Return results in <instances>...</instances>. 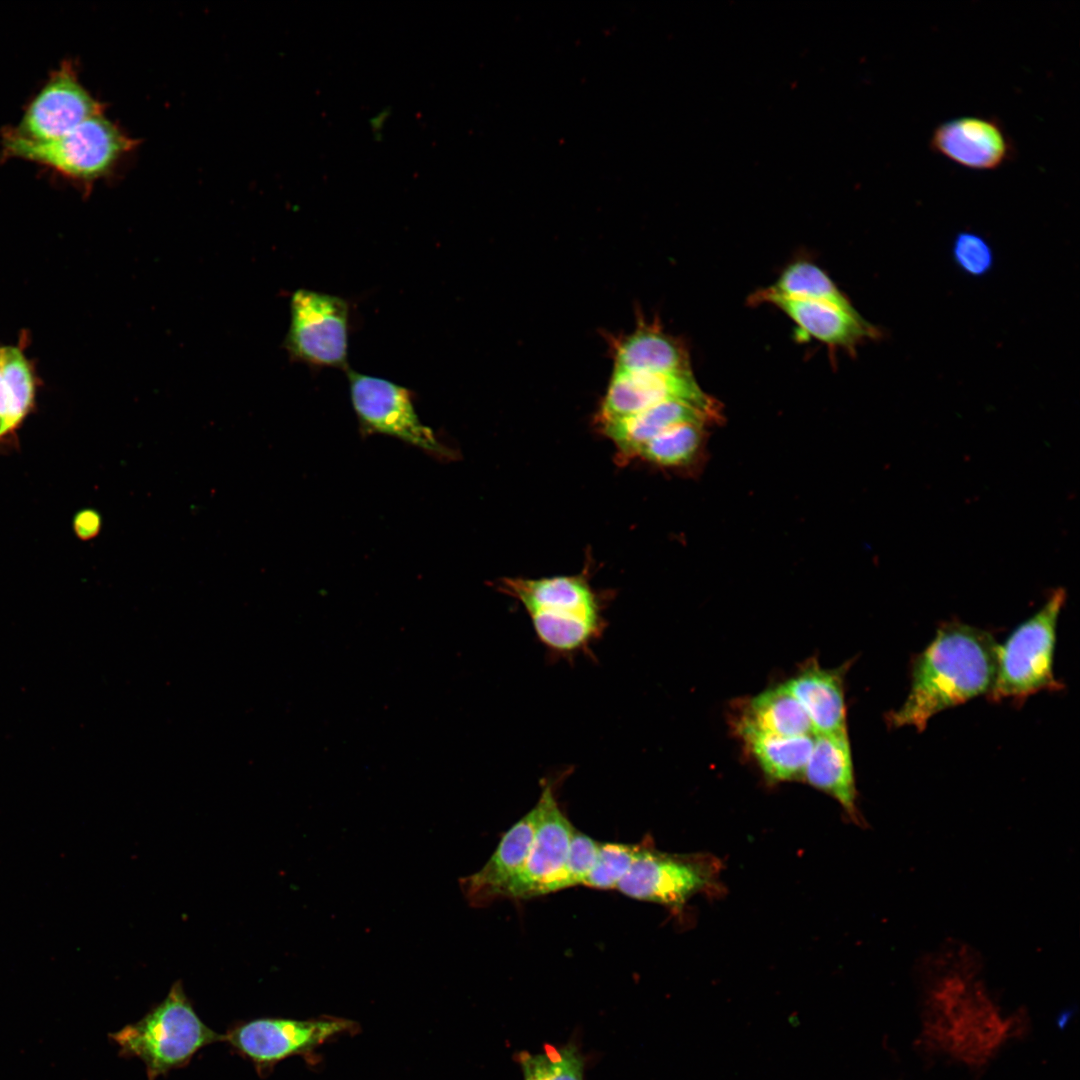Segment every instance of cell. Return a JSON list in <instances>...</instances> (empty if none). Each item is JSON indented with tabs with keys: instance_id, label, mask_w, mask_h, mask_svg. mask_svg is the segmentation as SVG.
<instances>
[{
	"instance_id": "6da1fadb",
	"label": "cell",
	"mask_w": 1080,
	"mask_h": 1080,
	"mask_svg": "<svg viewBox=\"0 0 1080 1080\" xmlns=\"http://www.w3.org/2000/svg\"><path fill=\"white\" fill-rule=\"evenodd\" d=\"M998 644L985 630L961 622L939 626L928 646L911 663V685L903 704L888 721L923 731L939 712L988 694L997 670Z\"/></svg>"
},
{
	"instance_id": "7a4b0ae2",
	"label": "cell",
	"mask_w": 1080,
	"mask_h": 1080,
	"mask_svg": "<svg viewBox=\"0 0 1080 1080\" xmlns=\"http://www.w3.org/2000/svg\"><path fill=\"white\" fill-rule=\"evenodd\" d=\"M498 586L521 603L537 640L552 656L591 653L605 631L600 594L582 575L504 578Z\"/></svg>"
},
{
	"instance_id": "3957f363",
	"label": "cell",
	"mask_w": 1080,
	"mask_h": 1080,
	"mask_svg": "<svg viewBox=\"0 0 1080 1080\" xmlns=\"http://www.w3.org/2000/svg\"><path fill=\"white\" fill-rule=\"evenodd\" d=\"M123 1055L139 1058L149 1080L187 1064L206 1045L224 1040L198 1017L182 984L172 985L165 999L141 1020L113 1033Z\"/></svg>"
},
{
	"instance_id": "277c9868",
	"label": "cell",
	"mask_w": 1080,
	"mask_h": 1080,
	"mask_svg": "<svg viewBox=\"0 0 1080 1080\" xmlns=\"http://www.w3.org/2000/svg\"><path fill=\"white\" fill-rule=\"evenodd\" d=\"M1012 1025L983 993L955 979L934 991L925 1036L959 1060L981 1065L1010 1036Z\"/></svg>"
},
{
	"instance_id": "5b68a950",
	"label": "cell",
	"mask_w": 1080,
	"mask_h": 1080,
	"mask_svg": "<svg viewBox=\"0 0 1080 1080\" xmlns=\"http://www.w3.org/2000/svg\"><path fill=\"white\" fill-rule=\"evenodd\" d=\"M1066 600L1056 589L1032 617L998 646L997 670L987 696L990 701H1023L1037 692L1058 691L1063 684L1053 672L1057 621Z\"/></svg>"
},
{
	"instance_id": "8992f818",
	"label": "cell",
	"mask_w": 1080,
	"mask_h": 1080,
	"mask_svg": "<svg viewBox=\"0 0 1080 1080\" xmlns=\"http://www.w3.org/2000/svg\"><path fill=\"white\" fill-rule=\"evenodd\" d=\"M136 145V140L128 137L103 113L50 141L26 140L11 130L3 137L4 152L8 156L50 167L82 181H92L107 174Z\"/></svg>"
},
{
	"instance_id": "52a82bcc",
	"label": "cell",
	"mask_w": 1080,
	"mask_h": 1080,
	"mask_svg": "<svg viewBox=\"0 0 1080 1080\" xmlns=\"http://www.w3.org/2000/svg\"><path fill=\"white\" fill-rule=\"evenodd\" d=\"M720 864L704 854H672L644 839L643 848L617 886L624 895L671 908H680L692 896L713 890Z\"/></svg>"
},
{
	"instance_id": "ba28073f",
	"label": "cell",
	"mask_w": 1080,
	"mask_h": 1080,
	"mask_svg": "<svg viewBox=\"0 0 1080 1080\" xmlns=\"http://www.w3.org/2000/svg\"><path fill=\"white\" fill-rule=\"evenodd\" d=\"M347 375L352 405L363 433L395 437L441 461L455 458V451L420 421L406 388L352 370Z\"/></svg>"
},
{
	"instance_id": "9c48e42d",
	"label": "cell",
	"mask_w": 1080,
	"mask_h": 1080,
	"mask_svg": "<svg viewBox=\"0 0 1080 1080\" xmlns=\"http://www.w3.org/2000/svg\"><path fill=\"white\" fill-rule=\"evenodd\" d=\"M289 354L314 366L345 367L349 309L338 296L299 289L290 301Z\"/></svg>"
},
{
	"instance_id": "30bf717a",
	"label": "cell",
	"mask_w": 1080,
	"mask_h": 1080,
	"mask_svg": "<svg viewBox=\"0 0 1080 1080\" xmlns=\"http://www.w3.org/2000/svg\"><path fill=\"white\" fill-rule=\"evenodd\" d=\"M534 808L536 825L531 847L505 898L529 899L551 893L566 861L575 828L558 804L553 781H543Z\"/></svg>"
},
{
	"instance_id": "8fae6325",
	"label": "cell",
	"mask_w": 1080,
	"mask_h": 1080,
	"mask_svg": "<svg viewBox=\"0 0 1080 1080\" xmlns=\"http://www.w3.org/2000/svg\"><path fill=\"white\" fill-rule=\"evenodd\" d=\"M103 113V105L79 82L72 64L56 70L27 107L15 135L30 141L57 139L89 118Z\"/></svg>"
},
{
	"instance_id": "7c38bea8",
	"label": "cell",
	"mask_w": 1080,
	"mask_h": 1080,
	"mask_svg": "<svg viewBox=\"0 0 1080 1080\" xmlns=\"http://www.w3.org/2000/svg\"><path fill=\"white\" fill-rule=\"evenodd\" d=\"M350 1026L351 1023L343 1019L264 1018L235 1027L224 1035V1041L257 1065L266 1066L312 1048Z\"/></svg>"
},
{
	"instance_id": "4fadbf2b",
	"label": "cell",
	"mask_w": 1080,
	"mask_h": 1080,
	"mask_svg": "<svg viewBox=\"0 0 1080 1080\" xmlns=\"http://www.w3.org/2000/svg\"><path fill=\"white\" fill-rule=\"evenodd\" d=\"M678 399L716 412L691 372L631 373L614 370L598 414L599 424L625 418L660 402Z\"/></svg>"
},
{
	"instance_id": "5bb4252c",
	"label": "cell",
	"mask_w": 1080,
	"mask_h": 1080,
	"mask_svg": "<svg viewBox=\"0 0 1080 1080\" xmlns=\"http://www.w3.org/2000/svg\"><path fill=\"white\" fill-rule=\"evenodd\" d=\"M931 149L969 169L993 170L1014 154L1013 144L998 120L961 116L939 124L930 138Z\"/></svg>"
},
{
	"instance_id": "9a60e30c",
	"label": "cell",
	"mask_w": 1080,
	"mask_h": 1080,
	"mask_svg": "<svg viewBox=\"0 0 1080 1080\" xmlns=\"http://www.w3.org/2000/svg\"><path fill=\"white\" fill-rule=\"evenodd\" d=\"M536 825L533 807L502 837L494 853L477 872L459 880L465 899L473 907L505 898L506 891L528 856Z\"/></svg>"
},
{
	"instance_id": "2e32d148",
	"label": "cell",
	"mask_w": 1080,
	"mask_h": 1080,
	"mask_svg": "<svg viewBox=\"0 0 1080 1080\" xmlns=\"http://www.w3.org/2000/svg\"><path fill=\"white\" fill-rule=\"evenodd\" d=\"M753 301L775 305L787 314L807 336L831 346L852 348L873 329L858 313H851L827 303L783 297L766 289L753 296Z\"/></svg>"
},
{
	"instance_id": "e0dca14e",
	"label": "cell",
	"mask_w": 1080,
	"mask_h": 1080,
	"mask_svg": "<svg viewBox=\"0 0 1080 1080\" xmlns=\"http://www.w3.org/2000/svg\"><path fill=\"white\" fill-rule=\"evenodd\" d=\"M803 778L808 784L837 800L856 824L861 823L856 805L857 791L847 731L815 734Z\"/></svg>"
},
{
	"instance_id": "ac0fdd59",
	"label": "cell",
	"mask_w": 1080,
	"mask_h": 1080,
	"mask_svg": "<svg viewBox=\"0 0 1080 1080\" xmlns=\"http://www.w3.org/2000/svg\"><path fill=\"white\" fill-rule=\"evenodd\" d=\"M714 416H717L715 411L671 399L600 426L623 459H634L644 444L663 431L682 423L704 424Z\"/></svg>"
},
{
	"instance_id": "d6986e66",
	"label": "cell",
	"mask_w": 1080,
	"mask_h": 1080,
	"mask_svg": "<svg viewBox=\"0 0 1080 1080\" xmlns=\"http://www.w3.org/2000/svg\"><path fill=\"white\" fill-rule=\"evenodd\" d=\"M783 684L804 709L815 734L847 731L841 669L811 663Z\"/></svg>"
},
{
	"instance_id": "ffe728a7",
	"label": "cell",
	"mask_w": 1080,
	"mask_h": 1080,
	"mask_svg": "<svg viewBox=\"0 0 1080 1080\" xmlns=\"http://www.w3.org/2000/svg\"><path fill=\"white\" fill-rule=\"evenodd\" d=\"M615 369L631 373L691 372L688 354L682 344L654 324H644L613 345Z\"/></svg>"
},
{
	"instance_id": "44dd1931",
	"label": "cell",
	"mask_w": 1080,
	"mask_h": 1080,
	"mask_svg": "<svg viewBox=\"0 0 1080 1080\" xmlns=\"http://www.w3.org/2000/svg\"><path fill=\"white\" fill-rule=\"evenodd\" d=\"M737 729L787 737L815 735L804 709L784 684L751 698L736 721Z\"/></svg>"
},
{
	"instance_id": "7402d4cb",
	"label": "cell",
	"mask_w": 1080,
	"mask_h": 1080,
	"mask_svg": "<svg viewBox=\"0 0 1080 1080\" xmlns=\"http://www.w3.org/2000/svg\"><path fill=\"white\" fill-rule=\"evenodd\" d=\"M752 758L773 782L803 778L815 735L778 736L750 729H737Z\"/></svg>"
},
{
	"instance_id": "603a6c76",
	"label": "cell",
	"mask_w": 1080,
	"mask_h": 1080,
	"mask_svg": "<svg viewBox=\"0 0 1080 1080\" xmlns=\"http://www.w3.org/2000/svg\"><path fill=\"white\" fill-rule=\"evenodd\" d=\"M35 396L32 368L14 346H0V440L30 412Z\"/></svg>"
},
{
	"instance_id": "cb8c5ba5",
	"label": "cell",
	"mask_w": 1080,
	"mask_h": 1080,
	"mask_svg": "<svg viewBox=\"0 0 1080 1080\" xmlns=\"http://www.w3.org/2000/svg\"><path fill=\"white\" fill-rule=\"evenodd\" d=\"M775 295L817 301L851 313H858L828 275L807 261L790 264L775 284L766 289Z\"/></svg>"
},
{
	"instance_id": "d4e9b609",
	"label": "cell",
	"mask_w": 1080,
	"mask_h": 1080,
	"mask_svg": "<svg viewBox=\"0 0 1080 1080\" xmlns=\"http://www.w3.org/2000/svg\"><path fill=\"white\" fill-rule=\"evenodd\" d=\"M524 1080H584L585 1057L574 1041L561 1046L545 1044L536 1054L515 1055Z\"/></svg>"
},
{
	"instance_id": "484cf974",
	"label": "cell",
	"mask_w": 1080,
	"mask_h": 1080,
	"mask_svg": "<svg viewBox=\"0 0 1080 1080\" xmlns=\"http://www.w3.org/2000/svg\"><path fill=\"white\" fill-rule=\"evenodd\" d=\"M702 432V423L675 425L644 444L636 458L665 467L687 464L700 446Z\"/></svg>"
},
{
	"instance_id": "4316f807",
	"label": "cell",
	"mask_w": 1080,
	"mask_h": 1080,
	"mask_svg": "<svg viewBox=\"0 0 1080 1080\" xmlns=\"http://www.w3.org/2000/svg\"><path fill=\"white\" fill-rule=\"evenodd\" d=\"M644 840L638 844L601 843L595 862L582 885L594 889H617L638 858Z\"/></svg>"
},
{
	"instance_id": "83f0119b",
	"label": "cell",
	"mask_w": 1080,
	"mask_h": 1080,
	"mask_svg": "<svg viewBox=\"0 0 1080 1080\" xmlns=\"http://www.w3.org/2000/svg\"><path fill=\"white\" fill-rule=\"evenodd\" d=\"M600 842L574 830L565 864L551 892L582 884L593 867Z\"/></svg>"
},
{
	"instance_id": "f1b7e54d",
	"label": "cell",
	"mask_w": 1080,
	"mask_h": 1080,
	"mask_svg": "<svg viewBox=\"0 0 1080 1080\" xmlns=\"http://www.w3.org/2000/svg\"><path fill=\"white\" fill-rule=\"evenodd\" d=\"M957 263L973 275L985 273L992 264V253L987 243L978 235L960 233L954 244Z\"/></svg>"
},
{
	"instance_id": "f546056e",
	"label": "cell",
	"mask_w": 1080,
	"mask_h": 1080,
	"mask_svg": "<svg viewBox=\"0 0 1080 1080\" xmlns=\"http://www.w3.org/2000/svg\"><path fill=\"white\" fill-rule=\"evenodd\" d=\"M101 526L99 514L91 509H85L76 514L73 527L77 536L87 540L97 535Z\"/></svg>"
}]
</instances>
